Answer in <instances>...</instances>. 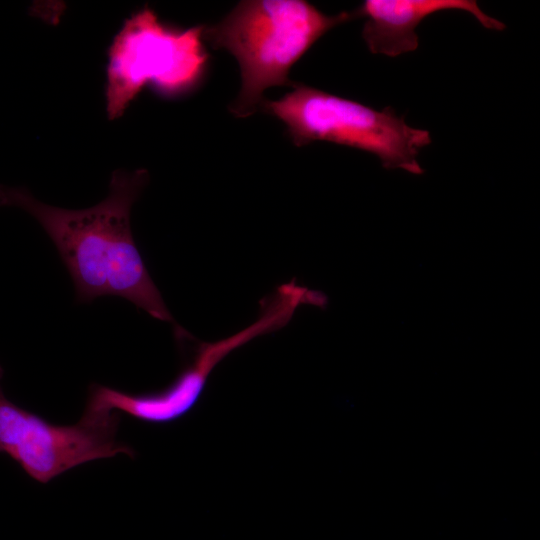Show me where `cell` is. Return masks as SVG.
<instances>
[{
	"instance_id": "6da1fadb",
	"label": "cell",
	"mask_w": 540,
	"mask_h": 540,
	"mask_svg": "<svg viewBox=\"0 0 540 540\" xmlns=\"http://www.w3.org/2000/svg\"><path fill=\"white\" fill-rule=\"evenodd\" d=\"M149 181L145 169L116 170L108 195L79 210L48 205L24 187L0 185V207L30 214L54 243L69 272L78 303L118 296L151 317L173 321L136 246L131 209Z\"/></svg>"
},
{
	"instance_id": "7a4b0ae2",
	"label": "cell",
	"mask_w": 540,
	"mask_h": 540,
	"mask_svg": "<svg viewBox=\"0 0 540 540\" xmlns=\"http://www.w3.org/2000/svg\"><path fill=\"white\" fill-rule=\"evenodd\" d=\"M355 19V10L327 15L304 0H244L221 21L203 26V41L239 64L241 88L231 113L249 117L261 108L266 89L293 86V65L328 31Z\"/></svg>"
},
{
	"instance_id": "3957f363",
	"label": "cell",
	"mask_w": 540,
	"mask_h": 540,
	"mask_svg": "<svg viewBox=\"0 0 540 540\" xmlns=\"http://www.w3.org/2000/svg\"><path fill=\"white\" fill-rule=\"evenodd\" d=\"M261 108L286 126L292 142L305 146L326 141L376 155L386 169L422 174L417 157L431 143L429 131L409 126L386 107L376 110L304 84L283 97L264 100Z\"/></svg>"
},
{
	"instance_id": "277c9868",
	"label": "cell",
	"mask_w": 540,
	"mask_h": 540,
	"mask_svg": "<svg viewBox=\"0 0 540 540\" xmlns=\"http://www.w3.org/2000/svg\"><path fill=\"white\" fill-rule=\"evenodd\" d=\"M202 30L203 26L167 27L148 7L126 19L108 51V118L121 117L146 85L167 95L194 87L208 61Z\"/></svg>"
},
{
	"instance_id": "5b68a950",
	"label": "cell",
	"mask_w": 540,
	"mask_h": 540,
	"mask_svg": "<svg viewBox=\"0 0 540 540\" xmlns=\"http://www.w3.org/2000/svg\"><path fill=\"white\" fill-rule=\"evenodd\" d=\"M277 321L269 312L242 330L213 342H198L191 357L167 387L156 392L130 394L111 387L92 384L87 409L121 411L150 424H168L187 415L199 402L215 368L233 351L253 339L275 332Z\"/></svg>"
},
{
	"instance_id": "8992f818",
	"label": "cell",
	"mask_w": 540,
	"mask_h": 540,
	"mask_svg": "<svg viewBox=\"0 0 540 540\" xmlns=\"http://www.w3.org/2000/svg\"><path fill=\"white\" fill-rule=\"evenodd\" d=\"M119 420L115 411L85 408L76 424L56 425L33 413L10 457L41 483L89 461L117 454L132 457V448L117 441Z\"/></svg>"
},
{
	"instance_id": "52a82bcc",
	"label": "cell",
	"mask_w": 540,
	"mask_h": 540,
	"mask_svg": "<svg viewBox=\"0 0 540 540\" xmlns=\"http://www.w3.org/2000/svg\"><path fill=\"white\" fill-rule=\"evenodd\" d=\"M445 10L468 12L486 29L502 31L506 27L474 0H366L355 12L357 18L365 19L362 37L370 52L396 57L416 50V27L427 16Z\"/></svg>"
},
{
	"instance_id": "ba28073f",
	"label": "cell",
	"mask_w": 540,
	"mask_h": 540,
	"mask_svg": "<svg viewBox=\"0 0 540 540\" xmlns=\"http://www.w3.org/2000/svg\"><path fill=\"white\" fill-rule=\"evenodd\" d=\"M3 369L0 366V382ZM32 412L16 405L4 394L0 384V453L11 455L19 445Z\"/></svg>"
}]
</instances>
